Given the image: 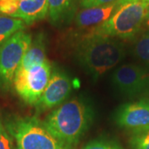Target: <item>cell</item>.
Here are the masks:
<instances>
[{"label":"cell","instance_id":"cell-20","mask_svg":"<svg viewBox=\"0 0 149 149\" xmlns=\"http://www.w3.org/2000/svg\"><path fill=\"white\" fill-rule=\"evenodd\" d=\"M111 148L112 146H110L105 141L95 140L87 144L85 148L82 149H110Z\"/></svg>","mask_w":149,"mask_h":149},{"label":"cell","instance_id":"cell-12","mask_svg":"<svg viewBox=\"0 0 149 149\" xmlns=\"http://www.w3.org/2000/svg\"><path fill=\"white\" fill-rule=\"evenodd\" d=\"M48 16L52 24L61 26L74 17L78 0H47Z\"/></svg>","mask_w":149,"mask_h":149},{"label":"cell","instance_id":"cell-13","mask_svg":"<svg viewBox=\"0 0 149 149\" xmlns=\"http://www.w3.org/2000/svg\"><path fill=\"white\" fill-rule=\"evenodd\" d=\"M46 53V37L43 33H38L32 40L31 46L24 55L18 70H29L35 65L47 62V59Z\"/></svg>","mask_w":149,"mask_h":149},{"label":"cell","instance_id":"cell-7","mask_svg":"<svg viewBox=\"0 0 149 149\" xmlns=\"http://www.w3.org/2000/svg\"><path fill=\"white\" fill-rule=\"evenodd\" d=\"M115 90L127 97H135L149 93V72L137 65H123L112 74Z\"/></svg>","mask_w":149,"mask_h":149},{"label":"cell","instance_id":"cell-6","mask_svg":"<svg viewBox=\"0 0 149 149\" xmlns=\"http://www.w3.org/2000/svg\"><path fill=\"white\" fill-rule=\"evenodd\" d=\"M52 75L49 61L35 65L29 70H17L13 86L17 94L28 104L37 105Z\"/></svg>","mask_w":149,"mask_h":149},{"label":"cell","instance_id":"cell-10","mask_svg":"<svg viewBox=\"0 0 149 149\" xmlns=\"http://www.w3.org/2000/svg\"><path fill=\"white\" fill-rule=\"evenodd\" d=\"M123 0H118L107 5L83 8L74 17V22L79 28L95 27L110 18L120 7Z\"/></svg>","mask_w":149,"mask_h":149},{"label":"cell","instance_id":"cell-9","mask_svg":"<svg viewBox=\"0 0 149 149\" xmlns=\"http://www.w3.org/2000/svg\"><path fill=\"white\" fill-rule=\"evenodd\" d=\"M71 89L69 76L62 70L55 69L37 105L43 109L57 106L70 95Z\"/></svg>","mask_w":149,"mask_h":149},{"label":"cell","instance_id":"cell-16","mask_svg":"<svg viewBox=\"0 0 149 149\" xmlns=\"http://www.w3.org/2000/svg\"><path fill=\"white\" fill-rule=\"evenodd\" d=\"M129 145L130 149H149V130L133 133Z\"/></svg>","mask_w":149,"mask_h":149},{"label":"cell","instance_id":"cell-2","mask_svg":"<svg viewBox=\"0 0 149 149\" xmlns=\"http://www.w3.org/2000/svg\"><path fill=\"white\" fill-rule=\"evenodd\" d=\"M75 54L81 66L97 80L125 57V48L117 38L88 33L80 40Z\"/></svg>","mask_w":149,"mask_h":149},{"label":"cell","instance_id":"cell-23","mask_svg":"<svg viewBox=\"0 0 149 149\" xmlns=\"http://www.w3.org/2000/svg\"><path fill=\"white\" fill-rule=\"evenodd\" d=\"M110 149H118V148H114V147H112Z\"/></svg>","mask_w":149,"mask_h":149},{"label":"cell","instance_id":"cell-8","mask_svg":"<svg viewBox=\"0 0 149 149\" xmlns=\"http://www.w3.org/2000/svg\"><path fill=\"white\" fill-rule=\"evenodd\" d=\"M114 119L120 128L133 133L149 130V99L123 104L118 109Z\"/></svg>","mask_w":149,"mask_h":149},{"label":"cell","instance_id":"cell-4","mask_svg":"<svg viewBox=\"0 0 149 149\" xmlns=\"http://www.w3.org/2000/svg\"><path fill=\"white\" fill-rule=\"evenodd\" d=\"M5 127L15 139L17 149H71L52 136L37 118L13 117Z\"/></svg>","mask_w":149,"mask_h":149},{"label":"cell","instance_id":"cell-1","mask_svg":"<svg viewBox=\"0 0 149 149\" xmlns=\"http://www.w3.org/2000/svg\"><path fill=\"white\" fill-rule=\"evenodd\" d=\"M94 114L92 107L87 102L74 99L51 113L43 124L56 139L71 147L80 141L91 127Z\"/></svg>","mask_w":149,"mask_h":149},{"label":"cell","instance_id":"cell-22","mask_svg":"<svg viewBox=\"0 0 149 149\" xmlns=\"http://www.w3.org/2000/svg\"><path fill=\"white\" fill-rule=\"evenodd\" d=\"M144 1H145L146 3H148V4H149V0H144Z\"/></svg>","mask_w":149,"mask_h":149},{"label":"cell","instance_id":"cell-5","mask_svg":"<svg viewBox=\"0 0 149 149\" xmlns=\"http://www.w3.org/2000/svg\"><path fill=\"white\" fill-rule=\"evenodd\" d=\"M32 42V36L22 30L0 45V89L2 91H8L13 84L22 60Z\"/></svg>","mask_w":149,"mask_h":149},{"label":"cell","instance_id":"cell-15","mask_svg":"<svg viewBox=\"0 0 149 149\" xmlns=\"http://www.w3.org/2000/svg\"><path fill=\"white\" fill-rule=\"evenodd\" d=\"M133 53L138 58L149 62V30L137 39L133 46Z\"/></svg>","mask_w":149,"mask_h":149},{"label":"cell","instance_id":"cell-21","mask_svg":"<svg viewBox=\"0 0 149 149\" xmlns=\"http://www.w3.org/2000/svg\"><path fill=\"white\" fill-rule=\"evenodd\" d=\"M144 25L149 29V8L148 11V14H147V17H146V20H145V22H144Z\"/></svg>","mask_w":149,"mask_h":149},{"label":"cell","instance_id":"cell-14","mask_svg":"<svg viewBox=\"0 0 149 149\" xmlns=\"http://www.w3.org/2000/svg\"><path fill=\"white\" fill-rule=\"evenodd\" d=\"M25 26V22L20 18L0 15V45L17 32L24 30Z\"/></svg>","mask_w":149,"mask_h":149},{"label":"cell","instance_id":"cell-19","mask_svg":"<svg viewBox=\"0 0 149 149\" xmlns=\"http://www.w3.org/2000/svg\"><path fill=\"white\" fill-rule=\"evenodd\" d=\"M116 1L118 0H78V3L83 8H90L107 5Z\"/></svg>","mask_w":149,"mask_h":149},{"label":"cell","instance_id":"cell-18","mask_svg":"<svg viewBox=\"0 0 149 149\" xmlns=\"http://www.w3.org/2000/svg\"><path fill=\"white\" fill-rule=\"evenodd\" d=\"M13 141L5 125L0 118V149H12Z\"/></svg>","mask_w":149,"mask_h":149},{"label":"cell","instance_id":"cell-17","mask_svg":"<svg viewBox=\"0 0 149 149\" xmlns=\"http://www.w3.org/2000/svg\"><path fill=\"white\" fill-rule=\"evenodd\" d=\"M19 0H0V15L14 17L18 11Z\"/></svg>","mask_w":149,"mask_h":149},{"label":"cell","instance_id":"cell-3","mask_svg":"<svg viewBox=\"0 0 149 149\" xmlns=\"http://www.w3.org/2000/svg\"><path fill=\"white\" fill-rule=\"evenodd\" d=\"M148 8L144 0H123L110 18L94 27L90 33L113 38H133L144 25Z\"/></svg>","mask_w":149,"mask_h":149},{"label":"cell","instance_id":"cell-11","mask_svg":"<svg viewBox=\"0 0 149 149\" xmlns=\"http://www.w3.org/2000/svg\"><path fill=\"white\" fill-rule=\"evenodd\" d=\"M47 15V0H19L18 11L14 17L20 18L26 24H32Z\"/></svg>","mask_w":149,"mask_h":149}]
</instances>
